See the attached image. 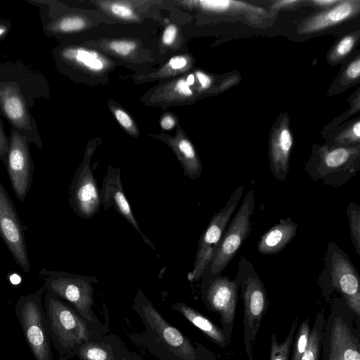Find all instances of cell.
Masks as SVG:
<instances>
[{"instance_id":"cell-37","label":"cell","mask_w":360,"mask_h":360,"mask_svg":"<svg viewBox=\"0 0 360 360\" xmlns=\"http://www.w3.org/2000/svg\"><path fill=\"white\" fill-rule=\"evenodd\" d=\"M8 150V138L4 129L3 122L0 118V159L6 165Z\"/></svg>"},{"instance_id":"cell-16","label":"cell","mask_w":360,"mask_h":360,"mask_svg":"<svg viewBox=\"0 0 360 360\" xmlns=\"http://www.w3.org/2000/svg\"><path fill=\"white\" fill-rule=\"evenodd\" d=\"M56 65L63 72L82 70L88 73H103L110 61L100 52L82 46L63 43L52 51Z\"/></svg>"},{"instance_id":"cell-25","label":"cell","mask_w":360,"mask_h":360,"mask_svg":"<svg viewBox=\"0 0 360 360\" xmlns=\"http://www.w3.org/2000/svg\"><path fill=\"white\" fill-rule=\"evenodd\" d=\"M184 6L199 7L203 11L210 12H224L229 10H248L253 12L262 13L264 10L243 1L233 0H200L179 1Z\"/></svg>"},{"instance_id":"cell-18","label":"cell","mask_w":360,"mask_h":360,"mask_svg":"<svg viewBox=\"0 0 360 360\" xmlns=\"http://www.w3.org/2000/svg\"><path fill=\"white\" fill-rule=\"evenodd\" d=\"M161 139L176 155L183 168L184 176L191 180L200 178L202 169L201 161L193 143L180 126L174 136H165Z\"/></svg>"},{"instance_id":"cell-14","label":"cell","mask_w":360,"mask_h":360,"mask_svg":"<svg viewBox=\"0 0 360 360\" xmlns=\"http://www.w3.org/2000/svg\"><path fill=\"white\" fill-rule=\"evenodd\" d=\"M27 139L11 127L6 166L17 198L24 201L30 188L34 165Z\"/></svg>"},{"instance_id":"cell-15","label":"cell","mask_w":360,"mask_h":360,"mask_svg":"<svg viewBox=\"0 0 360 360\" xmlns=\"http://www.w3.org/2000/svg\"><path fill=\"white\" fill-rule=\"evenodd\" d=\"M0 236L15 262L28 273L30 265L23 227L14 204L0 181Z\"/></svg>"},{"instance_id":"cell-31","label":"cell","mask_w":360,"mask_h":360,"mask_svg":"<svg viewBox=\"0 0 360 360\" xmlns=\"http://www.w3.org/2000/svg\"><path fill=\"white\" fill-rule=\"evenodd\" d=\"M101 47L113 56L127 58L134 56L138 44L131 39H107L101 42Z\"/></svg>"},{"instance_id":"cell-41","label":"cell","mask_w":360,"mask_h":360,"mask_svg":"<svg viewBox=\"0 0 360 360\" xmlns=\"http://www.w3.org/2000/svg\"><path fill=\"white\" fill-rule=\"evenodd\" d=\"M301 1H300V0H282V1H276L272 5V8H278L292 6L294 4L300 3Z\"/></svg>"},{"instance_id":"cell-26","label":"cell","mask_w":360,"mask_h":360,"mask_svg":"<svg viewBox=\"0 0 360 360\" xmlns=\"http://www.w3.org/2000/svg\"><path fill=\"white\" fill-rule=\"evenodd\" d=\"M325 309H322L316 316L312 328L310 330L307 349L300 360H321V345L325 323Z\"/></svg>"},{"instance_id":"cell-40","label":"cell","mask_w":360,"mask_h":360,"mask_svg":"<svg viewBox=\"0 0 360 360\" xmlns=\"http://www.w3.org/2000/svg\"><path fill=\"white\" fill-rule=\"evenodd\" d=\"M346 75L350 79H356L360 75V60L356 58L347 68Z\"/></svg>"},{"instance_id":"cell-6","label":"cell","mask_w":360,"mask_h":360,"mask_svg":"<svg viewBox=\"0 0 360 360\" xmlns=\"http://www.w3.org/2000/svg\"><path fill=\"white\" fill-rule=\"evenodd\" d=\"M45 290L41 287L33 293L22 295L15 305V314L34 360H53L42 302Z\"/></svg>"},{"instance_id":"cell-3","label":"cell","mask_w":360,"mask_h":360,"mask_svg":"<svg viewBox=\"0 0 360 360\" xmlns=\"http://www.w3.org/2000/svg\"><path fill=\"white\" fill-rule=\"evenodd\" d=\"M329 304L321 360H360V321L341 297L333 295Z\"/></svg>"},{"instance_id":"cell-36","label":"cell","mask_w":360,"mask_h":360,"mask_svg":"<svg viewBox=\"0 0 360 360\" xmlns=\"http://www.w3.org/2000/svg\"><path fill=\"white\" fill-rule=\"evenodd\" d=\"M178 35V28L174 24H169L165 28L161 41L165 46H172L176 40Z\"/></svg>"},{"instance_id":"cell-34","label":"cell","mask_w":360,"mask_h":360,"mask_svg":"<svg viewBox=\"0 0 360 360\" xmlns=\"http://www.w3.org/2000/svg\"><path fill=\"white\" fill-rule=\"evenodd\" d=\"M112 113L120 125L131 136L137 137L140 132L133 118L122 108L117 105H109Z\"/></svg>"},{"instance_id":"cell-39","label":"cell","mask_w":360,"mask_h":360,"mask_svg":"<svg viewBox=\"0 0 360 360\" xmlns=\"http://www.w3.org/2000/svg\"><path fill=\"white\" fill-rule=\"evenodd\" d=\"M194 75L200 89L205 90L210 88L212 84V79L210 76L200 70L195 71Z\"/></svg>"},{"instance_id":"cell-43","label":"cell","mask_w":360,"mask_h":360,"mask_svg":"<svg viewBox=\"0 0 360 360\" xmlns=\"http://www.w3.org/2000/svg\"><path fill=\"white\" fill-rule=\"evenodd\" d=\"M352 136L354 141H359L360 138V122L359 121L352 127Z\"/></svg>"},{"instance_id":"cell-32","label":"cell","mask_w":360,"mask_h":360,"mask_svg":"<svg viewBox=\"0 0 360 360\" xmlns=\"http://www.w3.org/2000/svg\"><path fill=\"white\" fill-rule=\"evenodd\" d=\"M349 221L350 238L355 252L360 255V207L350 202L346 208Z\"/></svg>"},{"instance_id":"cell-23","label":"cell","mask_w":360,"mask_h":360,"mask_svg":"<svg viewBox=\"0 0 360 360\" xmlns=\"http://www.w3.org/2000/svg\"><path fill=\"white\" fill-rule=\"evenodd\" d=\"M193 86L186 82V74L159 86L153 91L150 101L155 104L168 105L186 103L193 99Z\"/></svg>"},{"instance_id":"cell-29","label":"cell","mask_w":360,"mask_h":360,"mask_svg":"<svg viewBox=\"0 0 360 360\" xmlns=\"http://www.w3.org/2000/svg\"><path fill=\"white\" fill-rule=\"evenodd\" d=\"M81 360H117L111 347L95 340L88 341L82 345L76 352Z\"/></svg>"},{"instance_id":"cell-22","label":"cell","mask_w":360,"mask_h":360,"mask_svg":"<svg viewBox=\"0 0 360 360\" xmlns=\"http://www.w3.org/2000/svg\"><path fill=\"white\" fill-rule=\"evenodd\" d=\"M359 1H340L331 9L316 15L301 28L302 33L317 32L340 23L354 15L359 8Z\"/></svg>"},{"instance_id":"cell-11","label":"cell","mask_w":360,"mask_h":360,"mask_svg":"<svg viewBox=\"0 0 360 360\" xmlns=\"http://www.w3.org/2000/svg\"><path fill=\"white\" fill-rule=\"evenodd\" d=\"M202 276L203 301L209 310L219 314L222 330L230 342L240 287L239 275L236 274L231 280L221 274H212L206 268Z\"/></svg>"},{"instance_id":"cell-10","label":"cell","mask_w":360,"mask_h":360,"mask_svg":"<svg viewBox=\"0 0 360 360\" xmlns=\"http://www.w3.org/2000/svg\"><path fill=\"white\" fill-rule=\"evenodd\" d=\"M255 210L252 190L245 194L236 215L228 224L213 255L207 266L212 274H221L235 257L251 231V217Z\"/></svg>"},{"instance_id":"cell-5","label":"cell","mask_w":360,"mask_h":360,"mask_svg":"<svg viewBox=\"0 0 360 360\" xmlns=\"http://www.w3.org/2000/svg\"><path fill=\"white\" fill-rule=\"evenodd\" d=\"M237 274L244 307V345L248 360H253L256 336L269 302L263 282L252 264L245 257L239 261Z\"/></svg>"},{"instance_id":"cell-9","label":"cell","mask_w":360,"mask_h":360,"mask_svg":"<svg viewBox=\"0 0 360 360\" xmlns=\"http://www.w3.org/2000/svg\"><path fill=\"white\" fill-rule=\"evenodd\" d=\"M39 274L44 277V288L70 304L85 320L93 322L91 307L94 302L93 283L99 281L88 276L64 271L41 269Z\"/></svg>"},{"instance_id":"cell-1","label":"cell","mask_w":360,"mask_h":360,"mask_svg":"<svg viewBox=\"0 0 360 360\" xmlns=\"http://www.w3.org/2000/svg\"><path fill=\"white\" fill-rule=\"evenodd\" d=\"M46 79L21 61L0 62V115L30 143L43 147L30 108L37 99L50 98Z\"/></svg>"},{"instance_id":"cell-24","label":"cell","mask_w":360,"mask_h":360,"mask_svg":"<svg viewBox=\"0 0 360 360\" xmlns=\"http://www.w3.org/2000/svg\"><path fill=\"white\" fill-rule=\"evenodd\" d=\"M174 310L180 312L188 321L201 330L215 344L226 347L229 343L223 330L196 309L184 302H178L172 306Z\"/></svg>"},{"instance_id":"cell-21","label":"cell","mask_w":360,"mask_h":360,"mask_svg":"<svg viewBox=\"0 0 360 360\" xmlns=\"http://www.w3.org/2000/svg\"><path fill=\"white\" fill-rule=\"evenodd\" d=\"M297 224L290 217L281 219L261 236L257 243L258 252L262 255L279 252L297 235Z\"/></svg>"},{"instance_id":"cell-8","label":"cell","mask_w":360,"mask_h":360,"mask_svg":"<svg viewBox=\"0 0 360 360\" xmlns=\"http://www.w3.org/2000/svg\"><path fill=\"white\" fill-rule=\"evenodd\" d=\"M134 309L139 314L147 330L167 349L174 360H202L199 349L162 317L140 289L134 299Z\"/></svg>"},{"instance_id":"cell-27","label":"cell","mask_w":360,"mask_h":360,"mask_svg":"<svg viewBox=\"0 0 360 360\" xmlns=\"http://www.w3.org/2000/svg\"><path fill=\"white\" fill-rule=\"evenodd\" d=\"M94 3L104 12L117 19L128 22H137L140 20L134 8L135 1H97Z\"/></svg>"},{"instance_id":"cell-12","label":"cell","mask_w":360,"mask_h":360,"mask_svg":"<svg viewBox=\"0 0 360 360\" xmlns=\"http://www.w3.org/2000/svg\"><path fill=\"white\" fill-rule=\"evenodd\" d=\"M243 191V185L234 190L226 204L213 215L202 233L198 242L193 269L187 275L190 281L199 280L211 262L217 245L238 205Z\"/></svg>"},{"instance_id":"cell-7","label":"cell","mask_w":360,"mask_h":360,"mask_svg":"<svg viewBox=\"0 0 360 360\" xmlns=\"http://www.w3.org/2000/svg\"><path fill=\"white\" fill-rule=\"evenodd\" d=\"M359 169V148L345 146L321 148L305 166L311 179L333 188L345 185Z\"/></svg>"},{"instance_id":"cell-17","label":"cell","mask_w":360,"mask_h":360,"mask_svg":"<svg viewBox=\"0 0 360 360\" xmlns=\"http://www.w3.org/2000/svg\"><path fill=\"white\" fill-rule=\"evenodd\" d=\"M101 206L105 210L114 207L115 211L124 217L141 236L143 242L153 250L155 248L150 240L142 232L138 224L131 206L125 196L122 181L120 168L109 165L100 188Z\"/></svg>"},{"instance_id":"cell-20","label":"cell","mask_w":360,"mask_h":360,"mask_svg":"<svg viewBox=\"0 0 360 360\" xmlns=\"http://www.w3.org/2000/svg\"><path fill=\"white\" fill-rule=\"evenodd\" d=\"M46 11L45 17H43V29L49 36L58 38L81 32L90 25L87 17L78 13Z\"/></svg>"},{"instance_id":"cell-19","label":"cell","mask_w":360,"mask_h":360,"mask_svg":"<svg viewBox=\"0 0 360 360\" xmlns=\"http://www.w3.org/2000/svg\"><path fill=\"white\" fill-rule=\"evenodd\" d=\"M292 145V136L288 127H282L274 132L269 147V164L273 176L278 181H285L288 176Z\"/></svg>"},{"instance_id":"cell-28","label":"cell","mask_w":360,"mask_h":360,"mask_svg":"<svg viewBox=\"0 0 360 360\" xmlns=\"http://www.w3.org/2000/svg\"><path fill=\"white\" fill-rule=\"evenodd\" d=\"M192 63V58L188 55L174 56L159 70L150 74L148 78L158 79L177 76L190 70Z\"/></svg>"},{"instance_id":"cell-30","label":"cell","mask_w":360,"mask_h":360,"mask_svg":"<svg viewBox=\"0 0 360 360\" xmlns=\"http://www.w3.org/2000/svg\"><path fill=\"white\" fill-rule=\"evenodd\" d=\"M297 321L298 318L295 317L284 342L278 343L276 333L272 334L269 360H290L294 336L298 327Z\"/></svg>"},{"instance_id":"cell-42","label":"cell","mask_w":360,"mask_h":360,"mask_svg":"<svg viewBox=\"0 0 360 360\" xmlns=\"http://www.w3.org/2000/svg\"><path fill=\"white\" fill-rule=\"evenodd\" d=\"M11 29V23L0 20V41L3 39L8 33Z\"/></svg>"},{"instance_id":"cell-38","label":"cell","mask_w":360,"mask_h":360,"mask_svg":"<svg viewBox=\"0 0 360 360\" xmlns=\"http://www.w3.org/2000/svg\"><path fill=\"white\" fill-rule=\"evenodd\" d=\"M176 124V117L172 113H164L160 120V127L163 130H170Z\"/></svg>"},{"instance_id":"cell-13","label":"cell","mask_w":360,"mask_h":360,"mask_svg":"<svg viewBox=\"0 0 360 360\" xmlns=\"http://www.w3.org/2000/svg\"><path fill=\"white\" fill-rule=\"evenodd\" d=\"M94 145L87 146L83 160L71 181L69 203L74 212L80 218L94 217L101 207L100 188L94 175L91 159Z\"/></svg>"},{"instance_id":"cell-4","label":"cell","mask_w":360,"mask_h":360,"mask_svg":"<svg viewBox=\"0 0 360 360\" xmlns=\"http://www.w3.org/2000/svg\"><path fill=\"white\" fill-rule=\"evenodd\" d=\"M317 283L328 303L334 292H338L360 321L359 275L349 255L334 242L327 244L324 265Z\"/></svg>"},{"instance_id":"cell-35","label":"cell","mask_w":360,"mask_h":360,"mask_svg":"<svg viewBox=\"0 0 360 360\" xmlns=\"http://www.w3.org/2000/svg\"><path fill=\"white\" fill-rule=\"evenodd\" d=\"M355 39L353 36H347L337 44L334 53L337 57H343L350 52L354 45Z\"/></svg>"},{"instance_id":"cell-33","label":"cell","mask_w":360,"mask_h":360,"mask_svg":"<svg viewBox=\"0 0 360 360\" xmlns=\"http://www.w3.org/2000/svg\"><path fill=\"white\" fill-rule=\"evenodd\" d=\"M309 319L303 321L295 332L292 342V353L290 360H300L307 349L310 334Z\"/></svg>"},{"instance_id":"cell-44","label":"cell","mask_w":360,"mask_h":360,"mask_svg":"<svg viewBox=\"0 0 360 360\" xmlns=\"http://www.w3.org/2000/svg\"><path fill=\"white\" fill-rule=\"evenodd\" d=\"M339 1L338 0H314L311 2L319 6H326L338 4Z\"/></svg>"},{"instance_id":"cell-2","label":"cell","mask_w":360,"mask_h":360,"mask_svg":"<svg viewBox=\"0 0 360 360\" xmlns=\"http://www.w3.org/2000/svg\"><path fill=\"white\" fill-rule=\"evenodd\" d=\"M44 307L49 338L59 355L58 360H68L85 342L95 340L88 321L53 293L46 291Z\"/></svg>"}]
</instances>
